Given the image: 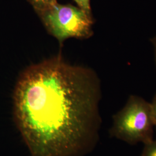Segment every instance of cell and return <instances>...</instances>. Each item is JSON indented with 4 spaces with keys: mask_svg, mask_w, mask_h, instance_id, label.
I'll return each instance as SVG.
<instances>
[{
    "mask_svg": "<svg viewBox=\"0 0 156 156\" xmlns=\"http://www.w3.org/2000/svg\"><path fill=\"white\" fill-rule=\"evenodd\" d=\"M154 128L151 102L131 95L124 106L113 116L109 134L130 145H145L154 140Z\"/></svg>",
    "mask_w": 156,
    "mask_h": 156,
    "instance_id": "obj_2",
    "label": "cell"
},
{
    "mask_svg": "<svg viewBox=\"0 0 156 156\" xmlns=\"http://www.w3.org/2000/svg\"><path fill=\"white\" fill-rule=\"evenodd\" d=\"M151 44L153 46V52H154V62L156 66V34L153 36L151 39H150Z\"/></svg>",
    "mask_w": 156,
    "mask_h": 156,
    "instance_id": "obj_8",
    "label": "cell"
},
{
    "mask_svg": "<svg viewBox=\"0 0 156 156\" xmlns=\"http://www.w3.org/2000/svg\"><path fill=\"white\" fill-rule=\"evenodd\" d=\"M35 12L39 15L50 6L57 2V0H27Z\"/></svg>",
    "mask_w": 156,
    "mask_h": 156,
    "instance_id": "obj_4",
    "label": "cell"
},
{
    "mask_svg": "<svg viewBox=\"0 0 156 156\" xmlns=\"http://www.w3.org/2000/svg\"><path fill=\"white\" fill-rule=\"evenodd\" d=\"M151 104L154 126V128H156V94L154 95L152 101L151 102Z\"/></svg>",
    "mask_w": 156,
    "mask_h": 156,
    "instance_id": "obj_7",
    "label": "cell"
},
{
    "mask_svg": "<svg viewBox=\"0 0 156 156\" xmlns=\"http://www.w3.org/2000/svg\"><path fill=\"white\" fill-rule=\"evenodd\" d=\"M100 80L59 56L29 67L13 93V117L31 156H86L100 138Z\"/></svg>",
    "mask_w": 156,
    "mask_h": 156,
    "instance_id": "obj_1",
    "label": "cell"
},
{
    "mask_svg": "<svg viewBox=\"0 0 156 156\" xmlns=\"http://www.w3.org/2000/svg\"><path fill=\"white\" fill-rule=\"evenodd\" d=\"M140 156H156V140L144 145Z\"/></svg>",
    "mask_w": 156,
    "mask_h": 156,
    "instance_id": "obj_5",
    "label": "cell"
},
{
    "mask_svg": "<svg viewBox=\"0 0 156 156\" xmlns=\"http://www.w3.org/2000/svg\"><path fill=\"white\" fill-rule=\"evenodd\" d=\"M38 15L48 33L60 44L69 38L88 39L93 35L94 19L78 6L57 2Z\"/></svg>",
    "mask_w": 156,
    "mask_h": 156,
    "instance_id": "obj_3",
    "label": "cell"
},
{
    "mask_svg": "<svg viewBox=\"0 0 156 156\" xmlns=\"http://www.w3.org/2000/svg\"><path fill=\"white\" fill-rule=\"evenodd\" d=\"M79 8L83 10L88 16L93 19L92 10L90 4V0H74Z\"/></svg>",
    "mask_w": 156,
    "mask_h": 156,
    "instance_id": "obj_6",
    "label": "cell"
}]
</instances>
